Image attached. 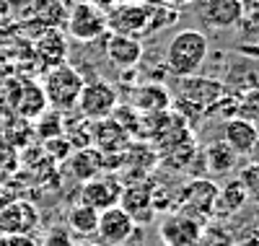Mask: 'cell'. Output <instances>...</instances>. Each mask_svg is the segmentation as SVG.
<instances>
[{"label": "cell", "mask_w": 259, "mask_h": 246, "mask_svg": "<svg viewBox=\"0 0 259 246\" xmlns=\"http://www.w3.org/2000/svg\"><path fill=\"white\" fill-rule=\"evenodd\" d=\"M210 57V42L200 29H179L166 44V70L177 78L197 75Z\"/></svg>", "instance_id": "cell-1"}, {"label": "cell", "mask_w": 259, "mask_h": 246, "mask_svg": "<svg viewBox=\"0 0 259 246\" xmlns=\"http://www.w3.org/2000/svg\"><path fill=\"white\" fill-rule=\"evenodd\" d=\"M83 83H85L83 75L75 68H70L68 62L47 70L45 80H41V91H45L47 106H52V111H57V114H62V111H73L78 106Z\"/></svg>", "instance_id": "cell-2"}, {"label": "cell", "mask_w": 259, "mask_h": 246, "mask_svg": "<svg viewBox=\"0 0 259 246\" xmlns=\"http://www.w3.org/2000/svg\"><path fill=\"white\" fill-rule=\"evenodd\" d=\"M65 29L75 42H96L104 39L109 26H106V11L99 8L91 0H75L70 11L65 13Z\"/></svg>", "instance_id": "cell-3"}, {"label": "cell", "mask_w": 259, "mask_h": 246, "mask_svg": "<svg viewBox=\"0 0 259 246\" xmlns=\"http://www.w3.org/2000/svg\"><path fill=\"white\" fill-rule=\"evenodd\" d=\"M117 91L112 83L106 80H91V83H83V91H80V99H78V111L91 119V122H99V119H106L114 114L117 109Z\"/></svg>", "instance_id": "cell-4"}, {"label": "cell", "mask_w": 259, "mask_h": 246, "mask_svg": "<svg viewBox=\"0 0 259 246\" xmlns=\"http://www.w3.org/2000/svg\"><path fill=\"white\" fill-rule=\"evenodd\" d=\"M135 226L138 223L127 215V210H122L119 205L106 208L99 213V223H96V236L101 246H124L130 238L135 236Z\"/></svg>", "instance_id": "cell-5"}, {"label": "cell", "mask_w": 259, "mask_h": 246, "mask_svg": "<svg viewBox=\"0 0 259 246\" xmlns=\"http://www.w3.org/2000/svg\"><path fill=\"white\" fill-rule=\"evenodd\" d=\"M215 197H218V187L207 179H194V182L184 184L179 192V205L184 215L194 218V220H202L210 213H215Z\"/></svg>", "instance_id": "cell-6"}, {"label": "cell", "mask_w": 259, "mask_h": 246, "mask_svg": "<svg viewBox=\"0 0 259 246\" xmlns=\"http://www.w3.org/2000/svg\"><path fill=\"white\" fill-rule=\"evenodd\" d=\"M106 26L114 34L140 36L150 26V6L145 3H122L106 13Z\"/></svg>", "instance_id": "cell-7"}, {"label": "cell", "mask_w": 259, "mask_h": 246, "mask_svg": "<svg viewBox=\"0 0 259 246\" xmlns=\"http://www.w3.org/2000/svg\"><path fill=\"white\" fill-rule=\"evenodd\" d=\"M158 233L163 246H197L202 238V223L184 213H174L161 223Z\"/></svg>", "instance_id": "cell-8"}, {"label": "cell", "mask_w": 259, "mask_h": 246, "mask_svg": "<svg viewBox=\"0 0 259 246\" xmlns=\"http://www.w3.org/2000/svg\"><path fill=\"white\" fill-rule=\"evenodd\" d=\"M104 50H106L109 62L114 65V68H119V70H133V68H138L140 60H143V42L138 36L106 31Z\"/></svg>", "instance_id": "cell-9"}, {"label": "cell", "mask_w": 259, "mask_h": 246, "mask_svg": "<svg viewBox=\"0 0 259 246\" xmlns=\"http://www.w3.org/2000/svg\"><path fill=\"white\" fill-rule=\"evenodd\" d=\"M246 13V3L244 0H205L200 16L210 29H218V31H228L236 29L241 24V18Z\"/></svg>", "instance_id": "cell-10"}, {"label": "cell", "mask_w": 259, "mask_h": 246, "mask_svg": "<svg viewBox=\"0 0 259 246\" xmlns=\"http://www.w3.org/2000/svg\"><path fill=\"white\" fill-rule=\"evenodd\" d=\"M122 184L117 182L114 176H96L91 182H85L80 189V202L94 208L96 213L106 210V208H114L119 205V197H122Z\"/></svg>", "instance_id": "cell-11"}, {"label": "cell", "mask_w": 259, "mask_h": 246, "mask_svg": "<svg viewBox=\"0 0 259 246\" xmlns=\"http://www.w3.org/2000/svg\"><path fill=\"white\" fill-rule=\"evenodd\" d=\"M34 55L47 70L57 68V65H65V60H68V39H65L62 29L41 31L34 42Z\"/></svg>", "instance_id": "cell-12"}, {"label": "cell", "mask_w": 259, "mask_h": 246, "mask_svg": "<svg viewBox=\"0 0 259 246\" xmlns=\"http://www.w3.org/2000/svg\"><path fill=\"white\" fill-rule=\"evenodd\" d=\"M36 210L29 202H11L0 210V233L3 236H16V233H24L29 236L36 226Z\"/></svg>", "instance_id": "cell-13"}, {"label": "cell", "mask_w": 259, "mask_h": 246, "mask_svg": "<svg viewBox=\"0 0 259 246\" xmlns=\"http://www.w3.org/2000/svg\"><path fill=\"white\" fill-rule=\"evenodd\" d=\"M256 135H259V130L254 127V122H249V119H244V117H233V119H226V125H223V138H221V140H223L236 155H246L249 148L254 145Z\"/></svg>", "instance_id": "cell-14"}, {"label": "cell", "mask_w": 259, "mask_h": 246, "mask_svg": "<svg viewBox=\"0 0 259 246\" xmlns=\"http://www.w3.org/2000/svg\"><path fill=\"white\" fill-rule=\"evenodd\" d=\"M133 106L143 114H163L171 106V94L161 83H143L133 91Z\"/></svg>", "instance_id": "cell-15"}, {"label": "cell", "mask_w": 259, "mask_h": 246, "mask_svg": "<svg viewBox=\"0 0 259 246\" xmlns=\"http://www.w3.org/2000/svg\"><path fill=\"white\" fill-rule=\"evenodd\" d=\"M119 208L127 210V215L138 220H150L153 218V192L150 184H135V187H124L122 197H119Z\"/></svg>", "instance_id": "cell-16"}, {"label": "cell", "mask_w": 259, "mask_h": 246, "mask_svg": "<svg viewBox=\"0 0 259 246\" xmlns=\"http://www.w3.org/2000/svg\"><path fill=\"white\" fill-rule=\"evenodd\" d=\"M179 94L189 104H212L223 94V86L218 80H210V78L189 75V78H179Z\"/></svg>", "instance_id": "cell-17"}, {"label": "cell", "mask_w": 259, "mask_h": 246, "mask_svg": "<svg viewBox=\"0 0 259 246\" xmlns=\"http://www.w3.org/2000/svg\"><path fill=\"white\" fill-rule=\"evenodd\" d=\"M104 161H101V153L94 148H78L70 158H68V171L78 179L80 184L91 182V179L101 176Z\"/></svg>", "instance_id": "cell-18"}, {"label": "cell", "mask_w": 259, "mask_h": 246, "mask_svg": "<svg viewBox=\"0 0 259 246\" xmlns=\"http://www.w3.org/2000/svg\"><path fill=\"white\" fill-rule=\"evenodd\" d=\"M94 138H96L99 148L106 150V153L122 150V148L127 145V132H124V127H122L119 122L109 119V117L96 122V127H94Z\"/></svg>", "instance_id": "cell-19"}, {"label": "cell", "mask_w": 259, "mask_h": 246, "mask_svg": "<svg viewBox=\"0 0 259 246\" xmlns=\"http://www.w3.org/2000/svg\"><path fill=\"white\" fill-rule=\"evenodd\" d=\"M96 223H99V213L89 205H83V202H78L68 210V228L80 238L96 236Z\"/></svg>", "instance_id": "cell-20"}, {"label": "cell", "mask_w": 259, "mask_h": 246, "mask_svg": "<svg viewBox=\"0 0 259 246\" xmlns=\"http://www.w3.org/2000/svg\"><path fill=\"white\" fill-rule=\"evenodd\" d=\"M205 163H207V171L212 174V176H226V174H231L233 171V166H236V153L223 143V140H215V143H210L207 145V150H205Z\"/></svg>", "instance_id": "cell-21"}, {"label": "cell", "mask_w": 259, "mask_h": 246, "mask_svg": "<svg viewBox=\"0 0 259 246\" xmlns=\"http://www.w3.org/2000/svg\"><path fill=\"white\" fill-rule=\"evenodd\" d=\"M249 202V197L244 192V187L239 184V179H233V182H228L226 187L218 189V197H215V210H221V213H239L244 205Z\"/></svg>", "instance_id": "cell-22"}, {"label": "cell", "mask_w": 259, "mask_h": 246, "mask_svg": "<svg viewBox=\"0 0 259 246\" xmlns=\"http://www.w3.org/2000/svg\"><path fill=\"white\" fill-rule=\"evenodd\" d=\"M239 184L244 187L246 197H251V199H256V202H259V166L246 163L239 171Z\"/></svg>", "instance_id": "cell-23"}, {"label": "cell", "mask_w": 259, "mask_h": 246, "mask_svg": "<svg viewBox=\"0 0 259 246\" xmlns=\"http://www.w3.org/2000/svg\"><path fill=\"white\" fill-rule=\"evenodd\" d=\"M239 26H241V31H244L246 39H259V6H254V11L249 16L244 13Z\"/></svg>", "instance_id": "cell-24"}, {"label": "cell", "mask_w": 259, "mask_h": 246, "mask_svg": "<svg viewBox=\"0 0 259 246\" xmlns=\"http://www.w3.org/2000/svg\"><path fill=\"white\" fill-rule=\"evenodd\" d=\"M0 246H36V241L31 236L16 233V236H3V238H0Z\"/></svg>", "instance_id": "cell-25"}, {"label": "cell", "mask_w": 259, "mask_h": 246, "mask_svg": "<svg viewBox=\"0 0 259 246\" xmlns=\"http://www.w3.org/2000/svg\"><path fill=\"white\" fill-rule=\"evenodd\" d=\"M45 246H73V243H70V236H68V233L60 231V228H55V231H50Z\"/></svg>", "instance_id": "cell-26"}, {"label": "cell", "mask_w": 259, "mask_h": 246, "mask_svg": "<svg viewBox=\"0 0 259 246\" xmlns=\"http://www.w3.org/2000/svg\"><path fill=\"white\" fill-rule=\"evenodd\" d=\"M249 163H254V166H259V135H256V140H254V145L249 148Z\"/></svg>", "instance_id": "cell-27"}, {"label": "cell", "mask_w": 259, "mask_h": 246, "mask_svg": "<svg viewBox=\"0 0 259 246\" xmlns=\"http://www.w3.org/2000/svg\"><path fill=\"white\" fill-rule=\"evenodd\" d=\"M73 246H101L99 241H91V238H80L78 243H73Z\"/></svg>", "instance_id": "cell-28"}, {"label": "cell", "mask_w": 259, "mask_h": 246, "mask_svg": "<svg viewBox=\"0 0 259 246\" xmlns=\"http://www.w3.org/2000/svg\"><path fill=\"white\" fill-rule=\"evenodd\" d=\"M177 3H187V0H177Z\"/></svg>", "instance_id": "cell-29"}, {"label": "cell", "mask_w": 259, "mask_h": 246, "mask_svg": "<svg viewBox=\"0 0 259 246\" xmlns=\"http://www.w3.org/2000/svg\"><path fill=\"white\" fill-rule=\"evenodd\" d=\"M256 6H259V0H256Z\"/></svg>", "instance_id": "cell-30"}]
</instances>
